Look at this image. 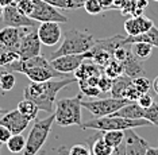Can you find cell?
Masks as SVG:
<instances>
[{"mask_svg":"<svg viewBox=\"0 0 158 155\" xmlns=\"http://www.w3.org/2000/svg\"><path fill=\"white\" fill-rule=\"evenodd\" d=\"M49 4H52L56 8H61V10H77L76 4H74L72 0H45Z\"/></svg>","mask_w":158,"mask_h":155,"instance_id":"cell-37","label":"cell"},{"mask_svg":"<svg viewBox=\"0 0 158 155\" xmlns=\"http://www.w3.org/2000/svg\"><path fill=\"white\" fill-rule=\"evenodd\" d=\"M112 85H114V78H111L106 74H102L99 77L98 86H99L100 92H110L111 88H112Z\"/></svg>","mask_w":158,"mask_h":155,"instance_id":"cell-38","label":"cell"},{"mask_svg":"<svg viewBox=\"0 0 158 155\" xmlns=\"http://www.w3.org/2000/svg\"><path fill=\"white\" fill-rule=\"evenodd\" d=\"M3 12H4V7L0 4V18H3Z\"/></svg>","mask_w":158,"mask_h":155,"instance_id":"cell-48","label":"cell"},{"mask_svg":"<svg viewBox=\"0 0 158 155\" xmlns=\"http://www.w3.org/2000/svg\"><path fill=\"white\" fill-rule=\"evenodd\" d=\"M111 155H126V146H124V142H123V143H120L119 146L114 147Z\"/></svg>","mask_w":158,"mask_h":155,"instance_id":"cell-42","label":"cell"},{"mask_svg":"<svg viewBox=\"0 0 158 155\" xmlns=\"http://www.w3.org/2000/svg\"><path fill=\"white\" fill-rule=\"evenodd\" d=\"M11 136H12V132L10 131L7 127H4V125L0 124V142H2L3 145H6Z\"/></svg>","mask_w":158,"mask_h":155,"instance_id":"cell-41","label":"cell"},{"mask_svg":"<svg viewBox=\"0 0 158 155\" xmlns=\"http://www.w3.org/2000/svg\"><path fill=\"white\" fill-rule=\"evenodd\" d=\"M3 113H4V112H3V109H2V108H0V116H2Z\"/></svg>","mask_w":158,"mask_h":155,"instance_id":"cell-50","label":"cell"},{"mask_svg":"<svg viewBox=\"0 0 158 155\" xmlns=\"http://www.w3.org/2000/svg\"><path fill=\"white\" fill-rule=\"evenodd\" d=\"M112 59H114L112 54L108 53V51H98V53L93 54V57H92L93 62L98 63L99 66H102V67H106Z\"/></svg>","mask_w":158,"mask_h":155,"instance_id":"cell-34","label":"cell"},{"mask_svg":"<svg viewBox=\"0 0 158 155\" xmlns=\"http://www.w3.org/2000/svg\"><path fill=\"white\" fill-rule=\"evenodd\" d=\"M150 125L146 119H127L116 116V115H108V116L93 117L91 120L82 123V129H95V131H111V129H122L126 131L128 128H138Z\"/></svg>","mask_w":158,"mask_h":155,"instance_id":"cell-4","label":"cell"},{"mask_svg":"<svg viewBox=\"0 0 158 155\" xmlns=\"http://www.w3.org/2000/svg\"><path fill=\"white\" fill-rule=\"evenodd\" d=\"M122 65H123V74L128 75L130 78H135L145 73L142 66V61H139L136 57H134L132 53L122 62Z\"/></svg>","mask_w":158,"mask_h":155,"instance_id":"cell-19","label":"cell"},{"mask_svg":"<svg viewBox=\"0 0 158 155\" xmlns=\"http://www.w3.org/2000/svg\"><path fill=\"white\" fill-rule=\"evenodd\" d=\"M153 26H154L153 20L150 18H146L142 15H135L124 22V30L128 34V37H135V35L145 34Z\"/></svg>","mask_w":158,"mask_h":155,"instance_id":"cell-16","label":"cell"},{"mask_svg":"<svg viewBox=\"0 0 158 155\" xmlns=\"http://www.w3.org/2000/svg\"><path fill=\"white\" fill-rule=\"evenodd\" d=\"M41 45L42 43L39 41L38 31L34 27H26V31H24L19 49H18L20 59H28L31 57L39 55L41 54Z\"/></svg>","mask_w":158,"mask_h":155,"instance_id":"cell-9","label":"cell"},{"mask_svg":"<svg viewBox=\"0 0 158 155\" xmlns=\"http://www.w3.org/2000/svg\"><path fill=\"white\" fill-rule=\"evenodd\" d=\"M143 112H145V108H142L136 101H130L112 115L127 119H143Z\"/></svg>","mask_w":158,"mask_h":155,"instance_id":"cell-20","label":"cell"},{"mask_svg":"<svg viewBox=\"0 0 158 155\" xmlns=\"http://www.w3.org/2000/svg\"><path fill=\"white\" fill-rule=\"evenodd\" d=\"M102 73H104V69L102 66H99L95 62H85L81 63L80 67L74 71V78L77 81L87 80L89 77H100Z\"/></svg>","mask_w":158,"mask_h":155,"instance_id":"cell-18","label":"cell"},{"mask_svg":"<svg viewBox=\"0 0 158 155\" xmlns=\"http://www.w3.org/2000/svg\"><path fill=\"white\" fill-rule=\"evenodd\" d=\"M131 53L134 54V57L143 62L152 55L153 46L147 42H134L131 43Z\"/></svg>","mask_w":158,"mask_h":155,"instance_id":"cell-24","label":"cell"},{"mask_svg":"<svg viewBox=\"0 0 158 155\" xmlns=\"http://www.w3.org/2000/svg\"><path fill=\"white\" fill-rule=\"evenodd\" d=\"M136 103H138L142 108L146 109V108H149L154 103V100H153V97L149 95V92H147V93H142V95L139 96V99L136 100Z\"/></svg>","mask_w":158,"mask_h":155,"instance_id":"cell-39","label":"cell"},{"mask_svg":"<svg viewBox=\"0 0 158 155\" xmlns=\"http://www.w3.org/2000/svg\"><path fill=\"white\" fill-rule=\"evenodd\" d=\"M2 145H3V143H2V142H0V150H2Z\"/></svg>","mask_w":158,"mask_h":155,"instance_id":"cell-51","label":"cell"},{"mask_svg":"<svg viewBox=\"0 0 158 155\" xmlns=\"http://www.w3.org/2000/svg\"><path fill=\"white\" fill-rule=\"evenodd\" d=\"M15 4L18 7V10H19L20 12H23L24 15L30 16V14L33 12L34 0H15Z\"/></svg>","mask_w":158,"mask_h":155,"instance_id":"cell-36","label":"cell"},{"mask_svg":"<svg viewBox=\"0 0 158 155\" xmlns=\"http://www.w3.org/2000/svg\"><path fill=\"white\" fill-rule=\"evenodd\" d=\"M3 22H4L6 26H12V27H35V23H37V20L31 19L30 16L20 12L15 3L4 7Z\"/></svg>","mask_w":158,"mask_h":155,"instance_id":"cell-10","label":"cell"},{"mask_svg":"<svg viewBox=\"0 0 158 155\" xmlns=\"http://www.w3.org/2000/svg\"><path fill=\"white\" fill-rule=\"evenodd\" d=\"M23 74L27 75V78L33 82H45L53 78H60V77H65L66 74H62L60 71H57L54 67L50 65L46 66H35V67H28L23 71Z\"/></svg>","mask_w":158,"mask_h":155,"instance_id":"cell-15","label":"cell"},{"mask_svg":"<svg viewBox=\"0 0 158 155\" xmlns=\"http://www.w3.org/2000/svg\"><path fill=\"white\" fill-rule=\"evenodd\" d=\"M154 2H158V0H154Z\"/></svg>","mask_w":158,"mask_h":155,"instance_id":"cell-52","label":"cell"},{"mask_svg":"<svg viewBox=\"0 0 158 155\" xmlns=\"http://www.w3.org/2000/svg\"><path fill=\"white\" fill-rule=\"evenodd\" d=\"M152 88L154 89V92H156L157 95H158V75H157L156 78H154V81L152 82Z\"/></svg>","mask_w":158,"mask_h":155,"instance_id":"cell-45","label":"cell"},{"mask_svg":"<svg viewBox=\"0 0 158 155\" xmlns=\"http://www.w3.org/2000/svg\"><path fill=\"white\" fill-rule=\"evenodd\" d=\"M82 7H84V10L87 11L89 15H99V14H102L104 11L100 0H87Z\"/></svg>","mask_w":158,"mask_h":155,"instance_id":"cell-33","label":"cell"},{"mask_svg":"<svg viewBox=\"0 0 158 155\" xmlns=\"http://www.w3.org/2000/svg\"><path fill=\"white\" fill-rule=\"evenodd\" d=\"M143 119H146L150 124L158 127V103L154 101L149 108H146L143 112Z\"/></svg>","mask_w":158,"mask_h":155,"instance_id":"cell-32","label":"cell"},{"mask_svg":"<svg viewBox=\"0 0 158 155\" xmlns=\"http://www.w3.org/2000/svg\"><path fill=\"white\" fill-rule=\"evenodd\" d=\"M84 142L89 146L92 155H111L112 153V147L104 140L102 131H98V134H95L91 138H87Z\"/></svg>","mask_w":158,"mask_h":155,"instance_id":"cell-17","label":"cell"},{"mask_svg":"<svg viewBox=\"0 0 158 155\" xmlns=\"http://www.w3.org/2000/svg\"><path fill=\"white\" fill-rule=\"evenodd\" d=\"M72 2H73L74 4H76V7H77V8H81V7L84 6V3L87 2V0H72Z\"/></svg>","mask_w":158,"mask_h":155,"instance_id":"cell-47","label":"cell"},{"mask_svg":"<svg viewBox=\"0 0 158 155\" xmlns=\"http://www.w3.org/2000/svg\"><path fill=\"white\" fill-rule=\"evenodd\" d=\"M124 146L126 155H145L149 149V143L146 139L139 136L134 131V128H128L124 131Z\"/></svg>","mask_w":158,"mask_h":155,"instance_id":"cell-14","label":"cell"},{"mask_svg":"<svg viewBox=\"0 0 158 155\" xmlns=\"http://www.w3.org/2000/svg\"><path fill=\"white\" fill-rule=\"evenodd\" d=\"M28 120L27 117H24L22 113L16 109H12V111H8V112L3 113L0 116V124L4 125L12 132V135L15 134H22V132L28 127Z\"/></svg>","mask_w":158,"mask_h":155,"instance_id":"cell-11","label":"cell"},{"mask_svg":"<svg viewBox=\"0 0 158 155\" xmlns=\"http://www.w3.org/2000/svg\"><path fill=\"white\" fill-rule=\"evenodd\" d=\"M145 155H158V147H150L146 150Z\"/></svg>","mask_w":158,"mask_h":155,"instance_id":"cell-44","label":"cell"},{"mask_svg":"<svg viewBox=\"0 0 158 155\" xmlns=\"http://www.w3.org/2000/svg\"><path fill=\"white\" fill-rule=\"evenodd\" d=\"M91 58H92V53L89 50V51L82 54H66V55L57 57V58L50 59V63L57 71H60L62 74H68V73H74L85 59H91Z\"/></svg>","mask_w":158,"mask_h":155,"instance_id":"cell-7","label":"cell"},{"mask_svg":"<svg viewBox=\"0 0 158 155\" xmlns=\"http://www.w3.org/2000/svg\"><path fill=\"white\" fill-rule=\"evenodd\" d=\"M26 27H12L6 26L0 30V46L8 50L18 51Z\"/></svg>","mask_w":158,"mask_h":155,"instance_id":"cell-13","label":"cell"},{"mask_svg":"<svg viewBox=\"0 0 158 155\" xmlns=\"http://www.w3.org/2000/svg\"><path fill=\"white\" fill-rule=\"evenodd\" d=\"M124 43H134V42H147L153 46V47L158 49V28L153 26L147 32L141 35H135V37H124L123 39Z\"/></svg>","mask_w":158,"mask_h":155,"instance_id":"cell-21","label":"cell"},{"mask_svg":"<svg viewBox=\"0 0 158 155\" xmlns=\"http://www.w3.org/2000/svg\"><path fill=\"white\" fill-rule=\"evenodd\" d=\"M15 3V0H0V4H2L3 7H7L10 4H14Z\"/></svg>","mask_w":158,"mask_h":155,"instance_id":"cell-46","label":"cell"},{"mask_svg":"<svg viewBox=\"0 0 158 155\" xmlns=\"http://www.w3.org/2000/svg\"><path fill=\"white\" fill-rule=\"evenodd\" d=\"M7 149L10 153L18 154V153H23L24 146H26V139L22 136V134H15L8 139V142L6 143Z\"/></svg>","mask_w":158,"mask_h":155,"instance_id":"cell-28","label":"cell"},{"mask_svg":"<svg viewBox=\"0 0 158 155\" xmlns=\"http://www.w3.org/2000/svg\"><path fill=\"white\" fill-rule=\"evenodd\" d=\"M19 59H20V57H19V53L18 51L8 50V49H4V47H3L2 51H0V66L2 67L8 66L10 63H14Z\"/></svg>","mask_w":158,"mask_h":155,"instance_id":"cell-29","label":"cell"},{"mask_svg":"<svg viewBox=\"0 0 158 155\" xmlns=\"http://www.w3.org/2000/svg\"><path fill=\"white\" fill-rule=\"evenodd\" d=\"M130 101L126 99H116V97H108L103 100H93V101H81L82 108L88 109L95 117L108 116L120 109L123 105Z\"/></svg>","mask_w":158,"mask_h":155,"instance_id":"cell-6","label":"cell"},{"mask_svg":"<svg viewBox=\"0 0 158 155\" xmlns=\"http://www.w3.org/2000/svg\"><path fill=\"white\" fill-rule=\"evenodd\" d=\"M56 121L54 113H50V116L37 120L35 119L33 128L26 139V146L23 150V155H37L48 140L49 134L52 132V125Z\"/></svg>","mask_w":158,"mask_h":155,"instance_id":"cell-5","label":"cell"},{"mask_svg":"<svg viewBox=\"0 0 158 155\" xmlns=\"http://www.w3.org/2000/svg\"><path fill=\"white\" fill-rule=\"evenodd\" d=\"M95 41L96 39L89 32L77 30V28H70L64 35V42L61 43V46L54 53L50 54V59L57 58V57L61 55H66V54L87 53L93 47Z\"/></svg>","mask_w":158,"mask_h":155,"instance_id":"cell-2","label":"cell"},{"mask_svg":"<svg viewBox=\"0 0 158 155\" xmlns=\"http://www.w3.org/2000/svg\"><path fill=\"white\" fill-rule=\"evenodd\" d=\"M39 155H46V151L45 150H41V151H39Z\"/></svg>","mask_w":158,"mask_h":155,"instance_id":"cell-49","label":"cell"},{"mask_svg":"<svg viewBox=\"0 0 158 155\" xmlns=\"http://www.w3.org/2000/svg\"><path fill=\"white\" fill-rule=\"evenodd\" d=\"M131 85H132V78H130L126 74H122L120 77L114 80V85L111 88V95H112V97H116V99H123L127 88Z\"/></svg>","mask_w":158,"mask_h":155,"instance_id":"cell-22","label":"cell"},{"mask_svg":"<svg viewBox=\"0 0 158 155\" xmlns=\"http://www.w3.org/2000/svg\"><path fill=\"white\" fill-rule=\"evenodd\" d=\"M104 74L115 80V78L120 77V75L123 74V65H122V62H119V61L112 59L106 67H104Z\"/></svg>","mask_w":158,"mask_h":155,"instance_id":"cell-30","label":"cell"},{"mask_svg":"<svg viewBox=\"0 0 158 155\" xmlns=\"http://www.w3.org/2000/svg\"><path fill=\"white\" fill-rule=\"evenodd\" d=\"M18 111H19L24 117H27L28 120L31 121V120H35V119H37L39 108L34 101H31V100H28V99H24L18 104Z\"/></svg>","mask_w":158,"mask_h":155,"instance_id":"cell-23","label":"cell"},{"mask_svg":"<svg viewBox=\"0 0 158 155\" xmlns=\"http://www.w3.org/2000/svg\"><path fill=\"white\" fill-rule=\"evenodd\" d=\"M132 85L139 93H147L152 88V81L145 75H138V77L132 78Z\"/></svg>","mask_w":158,"mask_h":155,"instance_id":"cell-31","label":"cell"},{"mask_svg":"<svg viewBox=\"0 0 158 155\" xmlns=\"http://www.w3.org/2000/svg\"><path fill=\"white\" fill-rule=\"evenodd\" d=\"M37 31L39 41L45 46L57 45L61 39V34H62L60 23H57V22H42L41 26L37 28Z\"/></svg>","mask_w":158,"mask_h":155,"instance_id":"cell-12","label":"cell"},{"mask_svg":"<svg viewBox=\"0 0 158 155\" xmlns=\"http://www.w3.org/2000/svg\"><path fill=\"white\" fill-rule=\"evenodd\" d=\"M58 155H91V149L85 142L77 143V145L72 146V147H65L61 146L60 149H57Z\"/></svg>","mask_w":158,"mask_h":155,"instance_id":"cell-25","label":"cell"},{"mask_svg":"<svg viewBox=\"0 0 158 155\" xmlns=\"http://www.w3.org/2000/svg\"><path fill=\"white\" fill-rule=\"evenodd\" d=\"M103 4V8L104 10H108V8H112L114 4H115V0H100Z\"/></svg>","mask_w":158,"mask_h":155,"instance_id":"cell-43","label":"cell"},{"mask_svg":"<svg viewBox=\"0 0 158 155\" xmlns=\"http://www.w3.org/2000/svg\"><path fill=\"white\" fill-rule=\"evenodd\" d=\"M78 84H80V89H81V93L84 96H91V97H96L99 96L100 93V89L99 86H95V85H91L88 84L87 81H77Z\"/></svg>","mask_w":158,"mask_h":155,"instance_id":"cell-35","label":"cell"},{"mask_svg":"<svg viewBox=\"0 0 158 155\" xmlns=\"http://www.w3.org/2000/svg\"><path fill=\"white\" fill-rule=\"evenodd\" d=\"M30 18L37 22H57V23H66L68 18L60 12L56 7L49 4L45 0H34V8L30 14Z\"/></svg>","mask_w":158,"mask_h":155,"instance_id":"cell-8","label":"cell"},{"mask_svg":"<svg viewBox=\"0 0 158 155\" xmlns=\"http://www.w3.org/2000/svg\"><path fill=\"white\" fill-rule=\"evenodd\" d=\"M103 138L114 149V147L119 146L120 143H123V140H124V131H122V129H111V131H104L103 132Z\"/></svg>","mask_w":158,"mask_h":155,"instance_id":"cell-26","label":"cell"},{"mask_svg":"<svg viewBox=\"0 0 158 155\" xmlns=\"http://www.w3.org/2000/svg\"><path fill=\"white\" fill-rule=\"evenodd\" d=\"M77 80L74 77H65L61 80H49L45 82H33L28 84L23 91L24 99L34 101L38 105L39 111L48 113H53L56 108V97L61 89L66 88L68 85L73 84Z\"/></svg>","mask_w":158,"mask_h":155,"instance_id":"cell-1","label":"cell"},{"mask_svg":"<svg viewBox=\"0 0 158 155\" xmlns=\"http://www.w3.org/2000/svg\"><path fill=\"white\" fill-rule=\"evenodd\" d=\"M91 155H92V154H91Z\"/></svg>","mask_w":158,"mask_h":155,"instance_id":"cell-53","label":"cell"},{"mask_svg":"<svg viewBox=\"0 0 158 155\" xmlns=\"http://www.w3.org/2000/svg\"><path fill=\"white\" fill-rule=\"evenodd\" d=\"M82 97H84V95L78 93L76 97L57 100L54 108V116L57 124L61 125V127L77 125V127L82 128V116H81Z\"/></svg>","mask_w":158,"mask_h":155,"instance_id":"cell-3","label":"cell"},{"mask_svg":"<svg viewBox=\"0 0 158 155\" xmlns=\"http://www.w3.org/2000/svg\"><path fill=\"white\" fill-rule=\"evenodd\" d=\"M139 96H141V93L134 88V85H131V86H128L127 88V91H126L123 99L128 100V101H136V100L139 99Z\"/></svg>","mask_w":158,"mask_h":155,"instance_id":"cell-40","label":"cell"},{"mask_svg":"<svg viewBox=\"0 0 158 155\" xmlns=\"http://www.w3.org/2000/svg\"><path fill=\"white\" fill-rule=\"evenodd\" d=\"M15 75H14L12 71L4 69L0 74V92L2 93H6V92H10L14 89L15 86Z\"/></svg>","mask_w":158,"mask_h":155,"instance_id":"cell-27","label":"cell"}]
</instances>
